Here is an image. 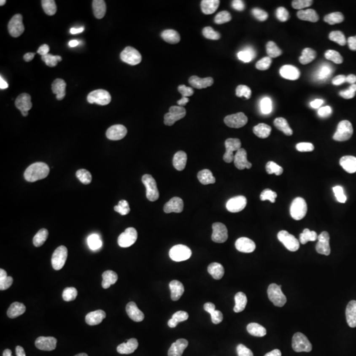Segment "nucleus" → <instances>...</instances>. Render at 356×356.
Masks as SVG:
<instances>
[{"mask_svg":"<svg viewBox=\"0 0 356 356\" xmlns=\"http://www.w3.org/2000/svg\"><path fill=\"white\" fill-rule=\"evenodd\" d=\"M99 335L88 325H72L58 331L49 343V356H91L98 348Z\"/></svg>","mask_w":356,"mask_h":356,"instance_id":"f257e3e1","label":"nucleus"},{"mask_svg":"<svg viewBox=\"0 0 356 356\" xmlns=\"http://www.w3.org/2000/svg\"><path fill=\"white\" fill-rule=\"evenodd\" d=\"M223 194L216 182L197 178L179 185L175 191V202L179 207L191 206L198 210L211 211L222 204Z\"/></svg>","mask_w":356,"mask_h":356,"instance_id":"f03ea898","label":"nucleus"},{"mask_svg":"<svg viewBox=\"0 0 356 356\" xmlns=\"http://www.w3.org/2000/svg\"><path fill=\"white\" fill-rule=\"evenodd\" d=\"M16 61L23 73L35 76L49 63V51L45 45V32L32 28L22 38L16 48Z\"/></svg>","mask_w":356,"mask_h":356,"instance_id":"7ed1b4c3","label":"nucleus"},{"mask_svg":"<svg viewBox=\"0 0 356 356\" xmlns=\"http://www.w3.org/2000/svg\"><path fill=\"white\" fill-rule=\"evenodd\" d=\"M241 116L247 124L261 131H272L280 127L284 120L280 106L261 92H254L243 103Z\"/></svg>","mask_w":356,"mask_h":356,"instance_id":"20e7f679","label":"nucleus"},{"mask_svg":"<svg viewBox=\"0 0 356 356\" xmlns=\"http://www.w3.org/2000/svg\"><path fill=\"white\" fill-rule=\"evenodd\" d=\"M254 256L245 250H229L213 261V273L216 279L223 281L242 280L254 269Z\"/></svg>","mask_w":356,"mask_h":356,"instance_id":"39448f33","label":"nucleus"},{"mask_svg":"<svg viewBox=\"0 0 356 356\" xmlns=\"http://www.w3.org/2000/svg\"><path fill=\"white\" fill-rule=\"evenodd\" d=\"M31 213L42 225L57 223L64 216L63 193L54 186H45L31 200Z\"/></svg>","mask_w":356,"mask_h":356,"instance_id":"423d86ee","label":"nucleus"},{"mask_svg":"<svg viewBox=\"0 0 356 356\" xmlns=\"http://www.w3.org/2000/svg\"><path fill=\"white\" fill-rule=\"evenodd\" d=\"M132 165L123 157L111 159L103 169V179L107 188L113 189L116 201H124L129 195L132 185Z\"/></svg>","mask_w":356,"mask_h":356,"instance_id":"0eeeda50","label":"nucleus"},{"mask_svg":"<svg viewBox=\"0 0 356 356\" xmlns=\"http://www.w3.org/2000/svg\"><path fill=\"white\" fill-rule=\"evenodd\" d=\"M185 19L191 36L204 38L213 24V11L207 0L185 1Z\"/></svg>","mask_w":356,"mask_h":356,"instance_id":"6e6552de","label":"nucleus"},{"mask_svg":"<svg viewBox=\"0 0 356 356\" xmlns=\"http://www.w3.org/2000/svg\"><path fill=\"white\" fill-rule=\"evenodd\" d=\"M356 242V213L346 211L338 218V225L329 229V248L343 252Z\"/></svg>","mask_w":356,"mask_h":356,"instance_id":"1a4fd4ad","label":"nucleus"},{"mask_svg":"<svg viewBox=\"0 0 356 356\" xmlns=\"http://www.w3.org/2000/svg\"><path fill=\"white\" fill-rule=\"evenodd\" d=\"M322 74L326 79L343 89H350L356 86V65L344 58L330 60L322 66Z\"/></svg>","mask_w":356,"mask_h":356,"instance_id":"9d476101","label":"nucleus"},{"mask_svg":"<svg viewBox=\"0 0 356 356\" xmlns=\"http://www.w3.org/2000/svg\"><path fill=\"white\" fill-rule=\"evenodd\" d=\"M83 13L90 26L95 31L104 32L110 29L114 23V13L111 3L107 0H85L82 1Z\"/></svg>","mask_w":356,"mask_h":356,"instance_id":"9b49d317","label":"nucleus"},{"mask_svg":"<svg viewBox=\"0 0 356 356\" xmlns=\"http://www.w3.org/2000/svg\"><path fill=\"white\" fill-rule=\"evenodd\" d=\"M85 122L98 134H110L115 129L116 123H122L124 116L119 111H107L103 108H94L83 113Z\"/></svg>","mask_w":356,"mask_h":356,"instance_id":"f8f14e48","label":"nucleus"},{"mask_svg":"<svg viewBox=\"0 0 356 356\" xmlns=\"http://www.w3.org/2000/svg\"><path fill=\"white\" fill-rule=\"evenodd\" d=\"M152 353L154 356H184L182 347L176 341L169 338H161L154 341L152 344Z\"/></svg>","mask_w":356,"mask_h":356,"instance_id":"ddd939ff","label":"nucleus"},{"mask_svg":"<svg viewBox=\"0 0 356 356\" xmlns=\"http://www.w3.org/2000/svg\"><path fill=\"white\" fill-rule=\"evenodd\" d=\"M98 101H99V94L97 92V90L86 89L76 97L74 106L85 113V111L97 108Z\"/></svg>","mask_w":356,"mask_h":356,"instance_id":"4468645a","label":"nucleus"},{"mask_svg":"<svg viewBox=\"0 0 356 356\" xmlns=\"http://www.w3.org/2000/svg\"><path fill=\"white\" fill-rule=\"evenodd\" d=\"M70 113V106H64V104H58V106H53L51 108L48 110L47 113V118L48 120L53 123V124H57V123H61L66 119V116Z\"/></svg>","mask_w":356,"mask_h":356,"instance_id":"2eb2a0df","label":"nucleus"},{"mask_svg":"<svg viewBox=\"0 0 356 356\" xmlns=\"http://www.w3.org/2000/svg\"><path fill=\"white\" fill-rule=\"evenodd\" d=\"M17 169L15 168L13 163L4 156V153L0 154V177L11 178L16 176Z\"/></svg>","mask_w":356,"mask_h":356,"instance_id":"dca6fc26","label":"nucleus"},{"mask_svg":"<svg viewBox=\"0 0 356 356\" xmlns=\"http://www.w3.org/2000/svg\"><path fill=\"white\" fill-rule=\"evenodd\" d=\"M168 63V56L166 54H161L157 57H151V56H144L141 57L140 65L144 69H151V67H156V66H161V65Z\"/></svg>","mask_w":356,"mask_h":356,"instance_id":"f3484780","label":"nucleus"},{"mask_svg":"<svg viewBox=\"0 0 356 356\" xmlns=\"http://www.w3.org/2000/svg\"><path fill=\"white\" fill-rule=\"evenodd\" d=\"M346 330L348 335L356 341V304L351 306L346 317Z\"/></svg>","mask_w":356,"mask_h":356,"instance_id":"a211bd4d","label":"nucleus"},{"mask_svg":"<svg viewBox=\"0 0 356 356\" xmlns=\"http://www.w3.org/2000/svg\"><path fill=\"white\" fill-rule=\"evenodd\" d=\"M157 88H159L157 82H154L153 79H145V81H141L140 83L138 85V91L143 95H148L153 91H156Z\"/></svg>","mask_w":356,"mask_h":356,"instance_id":"6ab92c4d","label":"nucleus"},{"mask_svg":"<svg viewBox=\"0 0 356 356\" xmlns=\"http://www.w3.org/2000/svg\"><path fill=\"white\" fill-rule=\"evenodd\" d=\"M284 356H307L302 350H298V348H291L288 350Z\"/></svg>","mask_w":356,"mask_h":356,"instance_id":"aec40b11","label":"nucleus"},{"mask_svg":"<svg viewBox=\"0 0 356 356\" xmlns=\"http://www.w3.org/2000/svg\"><path fill=\"white\" fill-rule=\"evenodd\" d=\"M11 6H13L11 0H1L0 1V11L6 13V11H8L11 8Z\"/></svg>","mask_w":356,"mask_h":356,"instance_id":"412c9836","label":"nucleus"},{"mask_svg":"<svg viewBox=\"0 0 356 356\" xmlns=\"http://www.w3.org/2000/svg\"><path fill=\"white\" fill-rule=\"evenodd\" d=\"M42 227H44V229H45V232L51 234V232H54L56 229H57V223H48V225H42Z\"/></svg>","mask_w":356,"mask_h":356,"instance_id":"4be33fe9","label":"nucleus"},{"mask_svg":"<svg viewBox=\"0 0 356 356\" xmlns=\"http://www.w3.org/2000/svg\"><path fill=\"white\" fill-rule=\"evenodd\" d=\"M354 206H355V209H356V202H355V204H354Z\"/></svg>","mask_w":356,"mask_h":356,"instance_id":"5701e85b","label":"nucleus"},{"mask_svg":"<svg viewBox=\"0 0 356 356\" xmlns=\"http://www.w3.org/2000/svg\"><path fill=\"white\" fill-rule=\"evenodd\" d=\"M355 178H356V176H355Z\"/></svg>","mask_w":356,"mask_h":356,"instance_id":"b1692460","label":"nucleus"}]
</instances>
